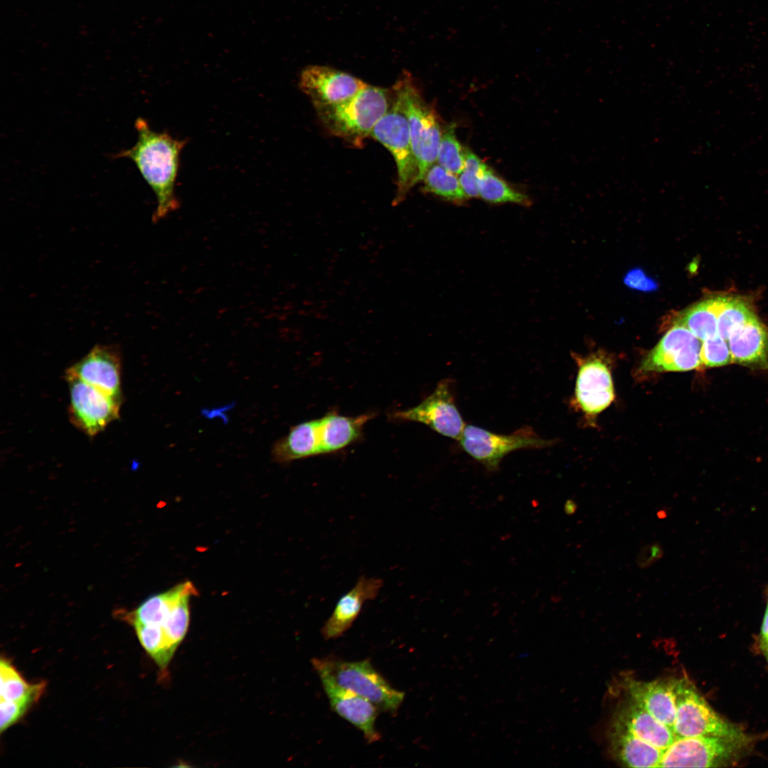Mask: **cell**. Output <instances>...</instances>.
Instances as JSON below:
<instances>
[{
	"label": "cell",
	"instance_id": "6da1fadb",
	"mask_svg": "<svg viewBox=\"0 0 768 768\" xmlns=\"http://www.w3.org/2000/svg\"><path fill=\"white\" fill-rule=\"evenodd\" d=\"M137 140L131 148L117 154L115 158L132 160L156 198L152 220L157 222L178 209L175 183L181 150L186 140H179L166 132L151 129L142 117L135 120Z\"/></svg>",
	"mask_w": 768,
	"mask_h": 768
},
{
	"label": "cell",
	"instance_id": "7a4b0ae2",
	"mask_svg": "<svg viewBox=\"0 0 768 768\" xmlns=\"http://www.w3.org/2000/svg\"><path fill=\"white\" fill-rule=\"evenodd\" d=\"M393 97V91L368 85L346 101L316 112L331 134L359 145L387 112Z\"/></svg>",
	"mask_w": 768,
	"mask_h": 768
},
{
	"label": "cell",
	"instance_id": "3957f363",
	"mask_svg": "<svg viewBox=\"0 0 768 768\" xmlns=\"http://www.w3.org/2000/svg\"><path fill=\"white\" fill-rule=\"evenodd\" d=\"M311 661L317 673L366 698L380 712L395 713L403 702L404 692L392 687L368 659L350 661L329 656Z\"/></svg>",
	"mask_w": 768,
	"mask_h": 768
},
{
	"label": "cell",
	"instance_id": "277c9868",
	"mask_svg": "<svg viewBox=\"0 0 768 768\" xmlns=\"http://www.w3.org/2000/svg\"><path fill=\"white\" fill-rule=\"evenodd\" d=\"M407 116L413 153L418 166V182L437 161L442 132L434 110L425 101L409 73L393 87Z\"/></svg>",
	"mask_w": 768,
	"mask_h": 768
},
{
	"label": "cell",
	"instance_id": "5b68a950",
	"mask_svg": "<svg viewBox=\"0 0 768 768\" xmlns=\"http://www.w3.org/2000/svg\"><path fill=\"white\" fill-rule=\"evenodd\" d=\"M676 737L718 736L752 742L742 729L719 715L686 677L677 678Z\"/></svg>",
	"mask_w": 768,
	"mask_h": 768
},
{
	"label": "cell",
	"instance_id": "8992f818",
	"mask_svg": "<svg viewBox=\"0 0 768 768\" xmlns=\"http://www.w3.org/2000/svg\"><path fill=\"white\" fill-rule=\"evenodd\" d=\"M392 91V104L375 125L370 136L385 146L395 161L398 189L393 203L395 206L404 201L410 190L418 182V166L402 102Z\"/></svg>",
	"mask_w": 768,
	"mask_h": 768
},
{
	"label": "cell",
	"instance_id": "52a82bcc",
	"mask_svg": "<svg viewBox=\"0 0 768 768\" xmlns=\"http://www.w3.org/2000/svg\"><path fill=\"white\" fill-rule=\"evenodd\" d=\"M751 742L718 736L676 737L659 767H720L733 765Z\"/></svg>",
	"mask_w": 768,
	"mask_h": 768
},
{
	"label": "cell",
	"instance_id": "ba28073f",
	"mask_svg": "<svg viewBox=\"0 0 768 768\" xmlns=\"http://www.w3.org/2000/svg\"><path fill=\"white\" fill-rule=\"evenodd\" d=\"M462 449L488 471H495L509 453L524 449L548 447L552 441L540 437L530 427H521L509 434L492 432L468 425L459 439Z\"/></svg>",
	"mask_w": 768,
	"mask_h": 768
},
{
	"label": "cell",
	"instance_id": "9c48e42d",
	"mask_svg": "<svg viewBox=\"0 0 768 768\" xmlns=\"http://www.w3.org/2000/svg\"><path fill=\"white\" fill-rule=\"evenodd\" d=\"M70 391L69 418L85 434L93 437L118 419L121 398L111 396L71 376L65 375Z\"/></svg>",
	"mask_w": 768,
	"mask_h": 768
},
{
	"label": "cell",
	"instance_id": "30bf717a",
	"mask_svg": "<svg viewBox=\"0 0 768 768\" xmlns=\"http://www.w3.org/2000/svg\"><path fill=\"white\" fill-rule=\"evenodd\" d=\"M452 383L449 378L441 380L420 404L397 411L393 417L424 424L442 436L459 440L466 425L455 402Z\"/></svg>",
	"mask_w": 768,
	"mask_h": 768
},
{
	"label": "cell",
	"instance_id": "8fae6325",
	"mask_svg": "<svg viewBox=\"0 0 768 768\" xmlns=\"http://www.w3.org/2000/svg\"><path fill=\"white\" fill-rule=\"evenodd\" d=\"M701 346L700 340L688 329L674 324L644 358L640 370L683 372L698 368Z\"/></svg>",
	"mask_w": 768,
	"mask_h": 768
},
{
	"label": "cell",
	"instance_id": "7c38bea8",
	"mask_svg": "<svg viewBox=\"0 0 768 768\" xmlns=\"http://www.w3.org/2000/svg\"><path fill=\"white\" fill-rule=\"evenodd\" d=\"M368 85L349 73L321 65H311L301 73L299 87L316 110L333 106L354 96Z\"/></svg>",
	"mask_w": 768,
	"mask_h": 768
},
{
	"label": "cell",
	"instance_id": "4fadbf2b",
	"mask_svg": "<svg viewBox=\"0 0 768 768\" xmlns=\"http://www.w3.org/2000/svg\"><path fill=\"white\" fill-rule=\"evenodd\" d=\"M579 369L574 402L585 415L593 417L614 401V388L608 364L597 356L576 358Z\"/></svg>",
	"mask_w": 768,
	"mask_h": 768
},
{
	"label": "cell",
	"instance_id": "5bb4252c",
	"mask_svg": "<svg viewBox=\"0 0 768 768\" xmlns=\"http://www.w3.org/2000/svg\"><path fill=\"white\" fill-rule=\"evenodd\" d=\"M121 356L112 346L97 345L66 371L100 390L121 398Z\"/></svg>",
	"mask_w": 768,
	"mask_h": 768
},
{
	"label": "cell",
	"instance_id": "9a60e30c",
	"mask_svg": "<svg viewBox=\"0 0 768 768\" xmlns=\"http://www.w3.org/2000/svg\"><path fill=\"white\" fill-rule=\"evenodd\" d=\"M324 690L331 709L361 730L368 743L380 740L375 727L379 709L366 698L336 684L324 673H319Z\"/></svg>",
	"mask_w": 768,
	"mask_h": 768
},
{
	"label": "cell",
	"instance_id": "2e32d148",
	"mask_svg": "<svg viewBox=\"0 0 768 768\" xmlns=\"http://www.w3.org/2000/svg\"><path fill=\"white\" fill-rule=\"evenodd\" d=\"M383 585L380 578L361 575L355 585L338 600L321 629L323 637L329 640L342 636L351 627L364 603L377 597Z\"/></svg>",
	"mask_w": 768,
	"mask_h": 768
},
{
	"label": "cell",
	"instance_id": "e0dca14e",
	"mask_svg": "<svg viewBox=\"0 0 768 768\" xmlns=\"http://www.w3.org/2000/svg\"><path fill=\"white\" fill-rule=\"evenodd\" d=\"M628 683L631 699L673 730L676 713L677 678L649 682L631 680Z\"/></svg>",
	"mask_w": 768,
	"mask_h": 768
},
{
	"label": "cell",
	"instance_id": "ac0fdd59",
	"mask_svg": "<svg viewBox=\"0 0 768 768\" xmlns=\"http://www.w3.org/2000/svg\"><path fill=\"white\" fill-rule=\"evenodd\" d=\"M732 361L746 366H768V331L755 315L727 338Z\"/></svg>",
	"mask_w": 768,
	"mask_h": 768
},
{
	"label": "cell",
	"instance_id": "d6986e66",
	"mask_svg": "<svg viewBox=\"0 0 768 768\" xmlns=\"http://www.w3.org/2000/svg\"><path fill=\"white\" fill-rule=\"evenodd\" d=\"M614 722L636 737L663 752L673 742L676 737L670 727L632 700L621 709Z\"/></svg>",
	"mask_w": 768,
	"mask_h": 768
},
{
	"label": "cell",
	"instance_id": "ffe728a7",
	"mask_svg": "<svg viewBox=\"0 0 768 768\" xmlns=\"http://www.w3.org/2000/svg\"><path fill=\"white\" fill-rule=\"evenodd\" d=\"M321 454L319 420L304 422L292 427L289 433L272 447L273 460L287 463Z\"/></svg>",
	"mask_w": 768,
	"mask_h": 768
},
{
	"label": "cell",
	"instance_id": "44dd1931",
	"mask_svg": "<svg viewBox=\"0 0 768 768\" xmlns=\"http://www.w3.org/2000/svg\"><path fill=\"white\" fill-rule=\"evenodd\" d=\"M373 415L368 413L348 417L331 412L319 419L321 454L338 451L355 442Z\"/></svg>",
	"mask_w": 768,
	"mask_h": 768
},
{
	"label": "cell",
	"instance_id": "7402d4cb",
	"mask_svg": "<svg viewBox=\"0 0 768 768\" xmlns=\"http://www.w3.org/2000/svg\"><path fill=\"white\" fill-rule=\"evenodd\" d=\"M611 745L617 759L628 767H659L663 752L636 737L614 722Z\"/></svg>",
	"mask_w": 768,
	"mask_h": 768
},
{
	"label": "cell",
	"instance_id": "603a6c76",
	"mask_svg": "<svg viewBox=\"0 0 768 768\" xmlns=\"http://www.w3.org/2000/svg\"><path fill=\"white\" fill-rule=\"evenodd\" d=\"M195 588L191 582L186 581L165 592L152 595L134 611L127 614L125 619L132 625H153L162 629L176 600L184 593Z\"/></svg>",
	"mask_w": 768,
	"mask_h": 768
},
{
	"label": "cell",
	"instance_id": "cb8c5ba5",
	"mask_svg": "<svg viewBox=\"0 0 768 768\" xmlns=\"http://www.w3.org/2000/svg\"><path fill=\"white\" fill-rule=\"evenodd\" d=\"M726 297H718L697 303L679 314L674 324L688 329L700 341L718 335V315Z\"/></svg>",
	"mask_w": 768,
	"mask_h": 768
},
{
	"label": "cell",
	"instance_id": "d4e9b609",
	"mask_svg": "<svg viewBox=\"0 0 768 768\" xmlns=\"http://www.w3.org/2000/svg\"><path fill=\"white\" fill-rule=\"evenodd\" d=\"M1 698L21 700L32 698L38 700L45 688V683L30 684L6 659L0 663Z\"/></svg>",
	"mask_w": 768,
	"mask_h": 768
},
{
	"label": "cell",
	"instance_id": "484cf974",
	"mask_svg": "<svg viewBox=\"0 0 768 768\" xmlns=\"http://www.w3.org/2000/svg\"><path fill=\"white\" fill-rule=\"evenodd\" d=\"M422 181L423 189L427 193L459 204L468 199L456 174L448 171L438 164L430 168Z\"/></svg>",
	"mask_w": 768,
	"mask_h": 768
},
{
	"label": "cell",
	"instance_id": "4316f807",
	"mask_svg": "<svg viewBox=\"0 0 768 768\" xmlns=\"http://www.w3.org/2000/svg\"><path fill=\"white\" fill-rule=\"evenodd\" d=\"M479 196L491 203H513L527 206L531 203L528 196L511 188L489 168L479 177Z\"/></svg>",
	"mask_w": 768,
	"mask_h": 768
},
{
	"label": "cell",
	"instance_id": "83f0119b",
	"mask_svg": "<svg viewBox=\"0 0 768 768\" xmlns=\"http://www.w3.org/2000/svg\"><path fill=\"white\" fill-rule=\"evenodd\" d=\"M133 626L142 647L161 670H165L176 651L169 644L162 629L156 626L139 624Z\"/></svg>",
	"mask_w": 768,
	"mask_h": 768
},
{
	"label": "cell",
	"instance_id": "f1b7e54d",
	"mask_svg": "<svg viewBox=\"0 0 768 768\" xmlns=\"http://www.w3.org/2000/svg\"><path fill=\"white\" fill-rule=\"evenodd\" d=\"M754 314L746 302L738 298L726 297L718 315V335L727 340L730 335Z\"/></svg>",
	"mask_w": 768,
	"mask_h": 768
},
{
	"label": "cell",
	"instance_id": "f546056e",
	"mask_svg": "<svg viewBox=\"0 0 768 768\" xmlns=\"http://www.w3.org/2000/svg\"><path fill=\"white\" fill-rule=\"evenodd\" d=\"M454 127L451 124L442 132L437 161L442 167L457 175L464 167V149L456 137Z\"/></svg>",
	"mask_w": 768,
	"mask_h": 768
},
{
	"label": "cell",
	"instance_id": "4dcf8cb0",
	"mask_svg": "<svg viewBox=\"0 0 768 768\" xmlns=\"http://www.w3.org/2000/svg\"><path fill=\"white\" fill-rule=\"evenodd\" d=\"M488 168L475 154L464 148V167L459 174V180L468 198L479 196V179Z\"/></svg>",
	"mask_w": 768,
	"mask_h": 768
},
{
	"label": "cell",
	"instance_id": "1f68e13d",
	"mask_svg": "<svg viewBox=\"0 0 768 768\" xmlns=\"http://www.w3.org/2000/svg\"><path fill=\"white\" fill-rule=\"evenodd\" d=\"M701 365L706 367H718L732 361L727 342L716 335L703 341L700 349Z\"/></svg>",
	"mask_w": 768,
	"mask_h": 768
},
{
	"label": "cell",
	"instance_id": "d6a6232c",
	"mask_svg": "<svg viewBox=\"0 0 768 768\" xmlns=\"http://www.w3.org/2000/svg\"><path fill=\"white\" fill-rule=\"evenodd\" d=\"M36 701L28 698L21 700H0V730L1 732L16 722Z\"/></svg>",
	"mask_w": 768,
	"mask_h": 768
},
{
	"label": "cell",
	"instance_id": "836d02e7",
	"mask_svg": "<svg viewBox=\"0 0 768 768\" xmlns=\"http://www.w3.org/2000/svg\"><path fill=\"white\" fill-rule=\"evenodd\" d=\"M663 545L658 541H653L642 545L635 559L639 569L645 570L660 560L664 555Z\"/></svg>",
	"mask_w": 768,
	"mask_h": 768
},
{
	"label": "cell",
	"instance_id": "e575fe53",
	"mask_svg": "<svg viewBox=\"0 0 768 768\" xmlns=\"http://www.w3.org/2000/svg\"><path fill=\"white\" fill-rule=\"evenodd\" d=\"M624 283L630 288L645 292L654 291L658 287L657 283L646 277L640 269L629 272L624 277Z\"/></svg>",
	"mask_w": 768,
	"mask_h": 768
},
{
	"label": "cell",
	"instance_id": "d590c367",
	"mask_svg": "<svg viewBox=\"0 0 768 768\" xmlns=\"http://www.w3.org/2000/svg\"><path fill=\"white\" fill-rule=\"evenodd\" d=\"M760 646H768V602L761 629Z\"/></svg>",
	"mask_w": 768,
	"mask_h": 768
},
{
	"label": "cell",
	"instance_id": "8d00e7d4",
	"mask_svg": "<svg viewBox=\"0 0 768 768\" xmlns=\"http://www.w3.org/2000/svg\"><path fill=\"white\" fill-rule=\"evenodd\" d=\"M577 508L578 506L575 501L567 499L564 503L563 510L566 515L572 516L576 513Z\"/></svg>",
	"mask_w": 768,
	"mask_h": 768
},
{
	"label": "cell",
	"instance_id": "74e56055",
	"mask_svg": "<svg viewBox=\"0 0 768 768\" xmlns=\"http://www.w3.org/2000/svg\"><path fill=\"white\" fill-rule=\"evenodd\" d=\"M656 516L659 519H664L667 517V511L665 509L658 510Z\"/></svg>",
	"mask_w": 768,
	"mask_h": 768
},
{
	"label": "cell",
	"instance_id": "f35d334b",
	"mask_svg": "<svg viewBox=\"0 0 768 768\" xmlns=\"http://www.w3.org/2000/svg\"><path fill=\"white\" fill-rule=\"evenodd\" d=\"M760 648L768 662V646H760Z\"/></svg>",
	"mask_w": 768,
	"mask_h": 768
}]
</instances>
